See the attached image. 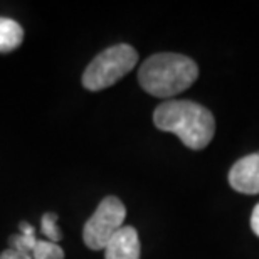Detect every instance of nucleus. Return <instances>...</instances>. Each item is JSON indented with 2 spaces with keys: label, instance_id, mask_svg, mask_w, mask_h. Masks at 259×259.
Listing matches in <instances>:
<instances>
[{
  "label": "nucleus",
  "instance_id": "nucleus-6",
  "mask_svg": "<svg viewBox=\"0 0 259 259\" xmlns=\"http://www.w3.org/2000/svg\"><path fill=\"white\" fill-rule=\"evenodd\" d=\"M105 259H140L138 232L132 226H123L105 247Z\"/></svg>",
  "mask_w": 259,
  "mask_h": 259
},
{
  "label": "nucleus",
  "instance_id": "nucleus-9",
  "mask_svg": "<svg viewBox=\"0 0 259 259\" xmlns=\"http://www.w3.org/2000/svg\"><path fill=\"white\" fill-rule=\"evenodd\" d=\"M32 259H64V251L58 242L37 239L32 249Z\"/></svg>",
  "mask_w": 259,
  "mask_h": 259
},
{
  "label": "nucleus",
  "instance_id": "nucleus-11",
  "mask_svg": "<svg viewBox=\"0 0 259 259\" xmlns=\"http://www.w3.org/2000/svg\"><path fill=\"white\" fill-rule=\"evenodd\" d=\"M0 259H32V254L29 252H22L17 249H5L2 254H0Z\"/></svg>",
  "mask_w": 259,
  "mask_h": 259
},
{
  "label": "nucleus",
  "instance_id": "nucleus-5",
  "mask_svg": "<svg viewBox=\"0 0 259 259\" xmlns=\"http://www.w3.org/2000/svg\"><path fill=\"white\" fill-rule=\"evenodd\" d=\"M229 184L239 194H259V153L237 160L229 170Z\"/></svg>",
  "mask_w": 259,
  "mask_h": 259
},
{
  "label": "nucleus",
  "instance_id": "nucleus-4",
  "mask_svg": "<svg viewBox=\"0 0 259 259\" xmlns=\"http://www.w3.org/2000/svg\"><path fill=\"white\" fill-rule=\"evenodd\" d=\"M126 217V209L118 197H105L98 209L95 210L82 229V239L84 244L93 251L105 249L111 237L121 229Z\"/></svg>",
  "mask_w": 259,
  "mask_h": 259
},
{
  "label": "nucleus",
  "instance_id": "nucleus-1",
  "mask_svg": "<svg viewBox=\"0 0 259 259\" xmlns=\"http://www.w3.org/2000/svg\"><path fill=\"white\" fill-rule=\"evenodd\" d=\"M153 123L162 132L177 135L180 142L190 150L205 148L215 133L212 113L189 100L162 103L153 113Z\"/></svg>",
  "mask_w": 259,
  "mask_h": 259
},
{
  "label": "nucleus",
  "instance_id": "nucleus-7",
  "mask_svg": "<svg viewBox=\"0 0 259 259\" xmlns=\"http://www.w3.org/2000/svg\"><path fill=\"white\" fill-rule=\"evenodd\" d=\"M24 29L19 22L12 19L0 17V53H12L22 44Z\"/></svg>",
  "mask_w": 259,
  "mask_h": 259
},
{
  "label": "nucleus",
  "instance_id": "nucleus-8",
  "mask_svg": "<svg viewBox=\"0 0 259 259\" xmlns=\"http://www.w3.org/2000/svg\"><path fill=\"white\" fill-rule=\"evenodd\" d=\"M19 229H20V234H15L9 239L10 249H17V251L32 254V249L35 247V242H37L34 226L27 224V222H20Z\"/></svg>",
  "mask_w": 259,
  "mask_h": 259
},
{
  "label": "nucleus",
  "instance_id": "nucleus-3",
  "mask_svg": "<svg viewBox=\"0 0 259 259\" xmlns=\"http://www.w3.org/2000/svg\"><path fill=\"white\" fill-rule=\"evenodd\" d=\"M138 53L128 44H116L105 49L82 74V86L90 91H101L113 86L137 66Z\"/></svg>",
  "mask_w": 259,
  "mask_h": 259
},
{
  "label": "nucleus",
  "instance_id": "nucleus-2",
  "mask_svg": "<svg viewBox=\"0 0 259 259\" xmlns=\"http://www.w3.org/2000/svg\"><path fill=\"white\" fill-rule=\"evenodd\" d=\"M199 67L182 54L162 53L148 58L138 71V81L148 95L172 98L195 82Z\"/></svg>",
  "mask_w": 259,
  "mask_h": 259
},
{
  "label": "nucleus",
  "instance_id": "nucleus-10",
  "mask_svg": "<svg viewBox=\"0 0 259 259\" xmlns=\"http://www.w3.org/2000/svg\"><path fill=\"white\" fill-rule=\"evenodd\" d=\"M40 232L42 236L48 237V241L51 242H59L63 239V232H61L58 226V214L54 212H46L40 219Z\"/></svg>",
  "mask_w": 259,
  "mask_h": 259
},
{
  "label": "nucleus",
  "instance_id": "nucleus-12",
  "mask_svg": "<svg viewBox=\"0 0 259 259\" xmlns=\"http://www.w3.org/2000/svg\"><path fill=\"white\" fill-rule=\"evenodd\" d=\"M251 229L259 237V204L254 207V210H252V215H251Z\"/></svg>",
  "mask_w": 259,
  "mask_h": 259
}]
</instances>
